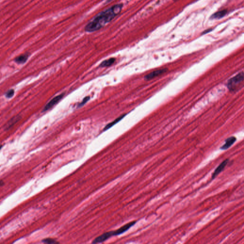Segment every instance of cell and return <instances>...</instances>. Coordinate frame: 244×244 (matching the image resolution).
Returning <instances> with one entry per match:
<instances>
[{
	"mask_svg": "<svg viewBox=\"0 0 244 244\" xmlns=\"http://www.w3.org/2000/svg\"><path fill=\"white\" fill-rule=\"evenodd\" d=\"M123 6V4H116L100 13L86 25L85 31L92 33L102 28L121 13Z\"/></svg>",
	"mask_w": 244,
	"mask_h": 244,
	"instance_id": "obj_1",
	"label": "cell"
},
{
	"mask_svg": "<svg viewBox=\"0 0 244 244\" xmlns=\"http://www.w3.org/2000/svg\"><path fill=\"white\" fill-rule=\"evenodd\" d=\"M243 81L244 73L242 72L229 80L227 82V88L230 92H237L243 87Z\"/></svg>",
	"mask_w": 244,
	"mask_h": 244,
	"instance_id": "obj_2",
	"label": "cell"
},
{
	"mask_svg": "<svg viewBox=\"0 0 244 244\" xmlns=\"http://www.w3.org/2000/svg\"><path fill=\"white\" fill-rule=\"evenodd\" d=\"M136 223V221L131 222L130 223H127L126 224L124 225V226H122V227L118 229L116 231H113V236H117L119 235L122 234L123 233H124L125 232L127 231L129 229H130L132 227H133Z\"/></svg>",
	"mask_w": 244,
	"mask_h": 244,
	"instance_id": "obj_3",
	"label": "cell"
},
{
	"mask_svg": "<svg viewBox=\"0 0 244 244\" xmlns=\"http://www.w3.org/2000/svg\"><path fill=\"white\" fill-rule=\"evenodd\" d=\"M64 95V93H62L61 95H58L57 96H55L53 98L46 106L44 107L43 112L46 111L47 110H49L52 107L55 106L56 104L58 103L61 99H62Z\"/></svg>",
	"mask_w": 244,
	"mask_h": 244,
	"instance_id": "obj_4",
	"label": "cell"
},
{
	"mask_svg": "<svg viewBox=\"0 0 244 244\" xmlns=\"http://www.w3.org/2000/svg\"><path fill=\"white\" fill-rule=\"evenodd\" d=\"M167 70L168 69L167 68H163L161 69L153 71L147 75H145V79L146 80H150L151 79H154V78L159 76L164 73H165V72L167 71Z\"/></svg>",
	"mask_w": 244,
	"mask_h": 244,
	"instance_id": "obj_5",
	"label": "cell"
},
{
	"mask_svg": "<svg viewBox=\"0 0 244 244\" xmlns=\"http://www.w3.org/2000/svg\"><path fill=\"white\" fill-rule=\"evenodd\" d=\"M113 236V231L108 232L106 233H104L103 234L101 235V236L96 237L93 240L92 243L96 244V243H102L103 242L107 240L108 239L111 237Z\"/></svg>",
	"mask_w": 244,
	"mask_h": 244,
	"instance_id": "obj_6",
	"label": "cell"
},
{
	"mask_svg": "<svg viewBox=\"0 0 244 244\" xmlns=\"http://www.w3.org/2000/svg\"><path fill=\"white\" fill-rule=\"evenodd\" d=\"M229 159L225 160L224 161H223L217 167V168H216L214 172L213 173V174L212 175V179H214L216 177V176L220 174V173L222 172L224 170L226 165H227V163L229 162Z\"/></svg>",
	"mask_w": 244,
	"mask_h": 244,
	"instance_id": "obj_7",
	"label": "cell"
},
{
	"mask_svg": "<svg viewBox=\"0 0 244 244\" xmlns=\"http://www.w3.org/2000/svg\"><path fill=\"white\" fill-rule=\"evenodd\" d=\"M236 140H237V138L235 136H231L229 137L225 140V144L220 147V149L224 150L229 149L233 145V144H234Z\"/></svg>",
	"mask_w": 244,
	"mask_h": 244,
	"instance_id": "obj_8",
	"label": "cell"
},
{
	"mask_svg": "<svg viewBox=\"0 0 244 244\" xmlns=\"http://www.w3.org/2000/svg\"><path fill=\"white\" fill-rule=\"evenodd\" d=\"M227 13V10H223L220 11H217L216 13H214V14L212 15L210 17V19H220L222 18L223 17H224L226 15Z\"/></svg>",
	"mask_w": 244,
	"mask_h": 244,
	"instance_id": "obj_9",
	"label": "cell"
},
{
	"mask_svg": "<svg viewBox=\"0 0 244 244\" xmlns=\"http://www.w3.org/2000/svg\"><path fill=\"white\" fill-rule=\"evenodd\" d=\"M20 118H21V117L19 116H15L14 117H13V118H11L7 123V124H6L5 128L6 130H8L9 129L11 128L12 126H14V124H15L16 123H17V122L20 120Z\"/></svg>",
	"mask_w": 244,
	"mask_h": 244,
	"instance_id": "obj_10",
	"label": "cell"
},
{
	"mask_svg": "<svg viewBox=\"0 0 244 244\" xmlns=\"http://www.w3.org/2000/svg\"><path fill=\"white\" fill-rule=\"evenodd\" d=\"M126 114H123L122 116H120L119 117H118L114 121H113V122H112L111 123H109L108 124H107L106 126H105V128L104 129V131H106V130H108L109 129H110V128H111L112 126H114L115 124H116L117 123H118L122 119L124 118V117L126 116Z\"/></svg>",
	"mask_w": 244,
	"mask_h": 244,
	"instance_id": "obj_11",
	"label": "cell"
},
{
	"mask_svg": "<svg viewBox=\"0 0 244 244\" xmlns=\"http://www.w3.org/2000/svg\"><path fill=\"white\" fill-rule=\"evenodd\" d=\"M116 61V59L114 58H109L108 59L104 61L103 62L101 63V64L100 65L99 67H110L113 64H114Z\"/></svg>",
	"mask_w": 244,
	"mask_h": 244,
	"instance_id": "obj_12",
	"label": "cell"
},
{
	"mask_svg": "<svg viewBox=\"0 0 244 244\" xmlns=\"http://www.w3.org/2000/svg\"><path fill=\"white\" fill-rule=\"evenodd\" d=\"M28 57L29 55L28 54H22V55L17 57L15 59V61L18 64H24V63L26 62V61H27Z\"/></svg>",
	"mask_w": 244,
	"mask_h": 244,
	"instance_id": "obj_13",
	"label": "cell"
},
{
	"mask_svg": "<svg viewBox=\"0 0 244 244\" xmlns=\"http://www.w3.org/2000/svg\"><path fill=\"white\" fill-rule=\"evenodd\" d=\"M14 91L13 89H11L10 90L8 91V92L6 93L5 96L7 98H11L14 95Z\"/></svg>",
	"mask_w": 244,
	"mask_h": 244,
	"instance_id": "obj_14",
	"label": "cell"
},
{
	"mask_svg": "<svg viewBox=\"0 0 244 244\" xmlns=\"http://www.w3.org/2000/svg\"><path fill=\"white\" fill-rule=\"evenodd\" d=\"M42 242L44 243H47V244H55V243H57L55 240L52 239H45L42 240Z\"/></svg>",
	"mask_w": 244,
	"mask_h": 244,
	"instance_id": "obj_15",
	"label": "cell"
},
{
	"mask_svg": "<svg viewBox=\"0 0 244 244\" xmlns=\"http://www.w3.org/2000/svg\"><path fill=\"white\" fill-rule=\"evenodd\" d=\"M89 99H90V97L89 96H86V97L83 98L82 102H81L79 104L78 106V107H81L82 106H83V105H85V104L89 100Z\"/></svg>",
	"mask_w": 244,
	"mask_h": 244,
	"instance_id": "obj_16",
	"label": "cell"
},
{
	"mask_svg": "<svg viewBox=\"0 0 244 244\" xmlns=\"http://www.w3.org/2000/svg\"><path fill=\"white\" fill-rule=\"evenodd\" d=\"M212 30V29H208V30H205V31L202 34H206L207 33H209Z\"/></svg>",
	"mask_w": 244,
	"mask_h": 244,
	"instance_id": "obj_17",
	"label": "cell"
},
{
	"mask_svg": "<svg viewBox=\"0 0 244 244\" xmlns=\"http://www.w3.org/2000/svg\"><path fill=\"white\" fill-rule=\"evenodd\" d=\"M3 182H2L1 181H0V186H1V185H3Z\"/></svg>",
	"mask_w": 244,
	"mask_h": 244,
	"instance_id": "obj_18",
	"label": "cell"
},
{
	"mask_svg": "<svg viewBox=\"0 0 244 244\" xmlns=\"http://www.w3.org/2000/svg\"><path fill=\"white\" fill-rule=\"evenodd\" d=\"M1 147H2V145H0V149H1Z\"/></svg>",
	"mask_w": 244,
	"mask_h": 244,
	"instance_id": "obj_19",
	"label": "cell"
}]
</instances>
